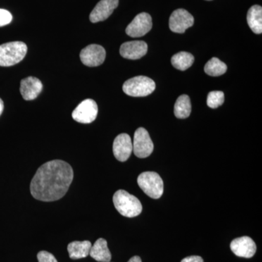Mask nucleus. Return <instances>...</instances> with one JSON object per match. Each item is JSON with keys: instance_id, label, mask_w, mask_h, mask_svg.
Segmentation results:
<instances>
[{"instance_id": "f257e3e1", "label": "nucleus", "mask_w": 262, "mask_h": 262, "mask_svg": "<svg viewBox=\"0 0 262 262\" xmlns=\"http://www.w3.org/2000/svg\"><path fill=\"white\" fill-rule=\"evenodd\" d=\"M73 178V169L70 164L63 160H52L39 167L33 177L31 194L38 201H58L68 192Z\"/></svg>"}, {"instance_id": "f03ea898", "label": "nucleus", "mask_w": 262, "mask_h": 262, "mask_svg": "<svg viewBox=\"0 0 262 262\" xmlns=\"http://www.w3.org/2000/svg\"><path fill=\"white\" fill-rule=\"evenodd\" d=\"M115 208L123 216L133 218L137 216L142 211V205L136 196L125 190L117 191L113 196Z\"/></svg>"}, {"instance_id": "7ed1b4c3", "label": "nucleus", "mask_w": 262, "mask_h": 262, "mask_svg": "<svg viewBox=\"0 0 262 262\" xmlns=\"http://www.w3.org/2000/svg\"><path fill=\"white\" fill-rule=\"evenodd\" d=\"M27 46L23 42L5 43L0 46V67H11L24 59Z\"/></svg>"}, {"instance_id": "20e7f679", "label": "nucleus", "mask_w": 262, "mask_h": 262, "mask_svg": "<svg viewBox=\"0 0 262 262\" xmlns=\"http://www.w3.org/2000/svg\"><path fill=\"white\" fill-rule=\"evenodd\" d=\"M156 88L155 81L145 77L138 76L125 81L122 86L124 93L133 97H145L154 92Z\"/></svg>"}, {"instance_id": "39448f33", "label": "nucleus", "mask_w": 262, "mask_h": 262, "mask_svg": "<svg viewBox=\"0 0 262 262\" xmlns=\"http://www.w3.org/2000/svg\"><path fill=\"white\" fill-rule=\"evenodd\" d=\"M138 184L146 195L153 199H159L163 195V181L156 172H144L139 176Z\"/></svg>"}, {"instance_id": "423d86ee", "label": "nucleus", "mask_w": 262, "mask_h": 262, "mask_svg": "<svg viewBox=\"0 0 262 262\" xmlns=\"http://www.w3.org/2000/svg\"><path fill=\"white\" fill-rule=\"evenodd\" d=\"M154 144L149 133L144 127H139L134 134L133 151L137 158H146L152 153Z\"/></svg>"}, {"instance_id": "0eeeda50", "label": "nucleus", "mask_w": 262, "mask_h": 262, "mask_svg": "<svg viewBox=\"0 0 262 262\" xmlns=\"http://www.w3.org/2000/svg\"><path fill=\"white\" fill-rule=\"evenodd\" d=\"M98 115V106L93 99L82 101L72 113V117L77 122L89 124L94 121Z\"/></svg>"}, {"instance_id": "6e6552de", "label": "nucleus", "mask_w": 262, "mask_h": 262, "mask_svg": "<svg viewBox=\"0 0 262 262\" xmlns=\"http://www.w3.org/2000/svg\"><path fill=\"white\" fill-rule=\"evenodd\" d=\"M152 27L151 15L146 13L136 15L131 23L127 26L125 32L131 37H141L145 35Z\"/></svg>"}, {"instance_id": "1a4fd4ad", "label": "nucleus", "mask_w": 262, "mask_h": 262, "mask_svg": "<svg viewBox=\"0 0 262 262\" xmlns=\"http://www.w3.org/2000/svg\"><path fill=\"white\" fill-rule=\"evenodd\" d=\"M80 59L84 65L89 67H98L102 64L106 58V51L102 46L90 45L82 50Z\"/></svg>"}, {"instance_id": "9d476101", "label": "nucleus", "mask_w": 262, "mask_h": 262, "mask_svg": "<svg viewBox=\"0 0 262 262\" xmlns=\"http://www.w3.org/2000/svg\"><path fill=\"white\" fill-rule=\"evenodd\" d=\"M194 24V18L184 9L176 10L169 19V27L173 32L183 34Z\"/></svg>"}, {"instance_id": "9b49d317", "label": "nucleus", "mask_w": 262, "mask_h": 262, "mask_svg": "<svg viewBox=\"0 0 262 262\" xmlns=\"http://www.w3.org/2000/svg\"><path fill=\"white\" fill-rule=\"evenodd\" d=\"M133 152V142L130 136L121 134L115 138L113 143V153L117 160L125 162Z\"/></svg>"}, {"instance_id": "f8f14e48", "label": "nucleus", "mask_w": 262, "mask_h": 262, "mask_svg": "<svg viewBox=\"0 0 262 262\" xmlns=\"http://www.w3.org/2000/svg\"><path fill=\"white\" fill-rule=\"evenodd\" d=\"M230 248L236 256L243 258L253 257L256 251V244L247 236L233 239L231 243Z\"/></svg>"}, {"instance_id": "ddd939ff", "label": "nucleus", "mask_w": 262, "mask_h": 262, "mask_svg": "<svg viewBox=\"0 0 262 262\" xmlns=\"http://www.w3.org/2000/svg\"><path fill=\"white\" fill-rule=\"evenodd\" d=\"M118 4L119 0H101L91 12L90 20L92 23H98L106 20L113 14Z\"/></svg>"}, {"instance_id": "4468645a", "label": "nucleus", "mask_w": 262, "mask_h": 262, "mask_svg": "<svg viewBox=\"0 0 262 262\" xmlns=\"http://www.w3.org/2000/svg\"><path fill=\"white\" fill-rule=\"evenodd\" d=\"M147 44L144 41H131L123 43L120 47V55L127 59H140L147 53Z\"/></svg>"}, {"instance_id": "2eb2a0df", "label": "nucleus", "mask_w": 262, "mask_h": 262, "mask_svg": "<svg viewBox=\"0 0 262 262\" xmlns=\"http://www.w3.org/2000/svg\"><path fill=\"white\" fill-rule=\"evenodd\" d=\"M42 90V83L37 77H27L20 82V94L26 101L35 99Z\"/></svg>"}, {"instance_id": "dca6fc26", "label": "nucleus", "mask_w": 262, "mask_h": 262, "mask_svg": "<svg viewBox=\"0 0 262 262\" xmlns=\"http://www.w3.org/2000/svg\"><path fill=\"white\" fill-rule=\"evenodd\" d=\"M96 261L99 262H110L112 259V254L107 246V242L103 238L98 239L94 245L91 246L89 253Z\"/></svg>"}, {"instance_id": "f3484780", "label": "nucleus", "mask_w": 262, "mask_h": 262, "mask_svg": "<svg viewBox=\"0 0 262 262\" xmlns=\"http://www.w3.org/2000/svg\"><path fill=\"white\" fill-rule=\"evenodd\" d=\"M92 244L89 241H74L68 245L70 257L72 259H80L89 256Z\"/></svg>"}, {"instance_id": "a211bd4d", "label": "nucleus", "mask_w": 262, "mask_h": 262, "mask_svg": "<svg viewBox=\"0 0 262 262\" xmlns=\"http://www.w3.org/2000/svg\"><path fill=\"white\" fill-rule=\"evenodd\" d=\"M247 21L250 28L255 34L262 33V8L259 5H253L247 13Z\"/></svg>"}, {"instance_id": "6ab92c4d", "label": "nucleus", "mask_w": 262, "mask_h": 262, "mask_svg": "<svg viewBox=\"0 0 262 262\" xmlns=\"http://www.w3.org/2000/svg\"><path fill=\"white\" fill-rule=\"evenodd\" d=\"M192 111L190 98L187 95H182L177 98L174 105V115L179 119L187 118Z\"/></svg>"}, {"instance_id": "aec40b11", "label": "nucleus", "mask_w": 262, "mask_h": 262, "mask_svg": "<svg viewBox=\"0 0 262 262\" xmlns=\"http://www.w3.org/2000/svg\"><path fill=\"white\" fill-rule=\"evenodd\" d=\"M194 58L191 53L187 52H180L174 55L171 58L172 65L177 70L185 71L192 67Z\"/></svg>"}, {"instance_id": "412c9836", "label": "nucleus", "mask_w": 262, "mask_h": 262, "mask_svg": "<svg viewBox=\"0 0 262 262\" xmlns=\"http://www.w3.org/2000/svg\"><path fill=\"white\" fill-rule=\"evenodd\" d=\"M205 72L212 77H219L224 75L227 70V65L219 58H212L205 66Z\"/></svg>"}, {"instance_id": "4be33fe9", "label": "nucleus", "mask_w": 262, "mask_h": 262, "mask_svg": "<svg viewBox=\"0 0 262 262\" xmlns=\"http://www.w3.org/2000/svg\"><path fill=\"white\" fill-rule=\"evenodd\" d=\"M225 102V94L222 91H211L207 98V105L211 108H216Z\"/></svg>"}, {"instance_id": "5701e85b", "label": "nucleus", "mask_w": 262, "mask_h": 262, "mask_svg": "<svg viewBox=\"0 0 262 262\" xmlns=\"http://www.w3.org/2000/svg\"><path fill=\"white\" fill-rule=\"evenodd\" d=\"M13 20L11 13L8 10L0 9V27L8 25Z\"/></svg>"}, {"instance_id": "b1692460", "label": "nucleus", "mask_w": 262, "mask_h": 262, "mask_svg": "<svg viewBox=\"0 0 262 262\" xmlns=\"http://www.w3.org/2000/svg\"><path fill=\"white\" fill-rule=\"evenodd\" d=\"M37 259L39 262H58L52 253L46 251L38 253Z\"/></svg>"}, {"instance_id": "393cba45", "label": "nucleus", "mask_w": 262, "mask_h": 262, "mask_svg": "<svg viewBox=\"0 0 262 262\" xmlns=\"http://www.w3.org/2000/svg\"><path fill=\"white\" fill-rule=\"evenodd\" d=\"M181 262H204L203 258L199 256H191L184 258Z\"/></svg>"}, {"instance_id": "a878e982", "label": "nucleus", "mask_w": 262, "mask_h": 262, "mask_svg": "<svg viewBox=\"0 0 262 262\" xmlns=\"http://www.w3.org/2000/svg\"><path fill=\"white\" fill-rule=\"evenodd\" d=\"M127 262H142L141 261V258L139 256H135L130 258Z\"/></svg>"}, {"instance_id": "bb28decb", "label": "nucleus", "mask_w": 262, "mask_h": 262, "mask_svg": "<svg viewBox=\"0 0 262 262\" xmlns=\"http://www.w3.org/2000/svg\"><path fill=\"white\" fill-rule=\"evenodd\" d=\"M3 110H4V103H3V100L0 98V115L3 113Z\"/></svg>"}, {"instance_id": "cd10ccee", "label": "nucleus", "mask_w": 262, "mask_h": 262, "mask_svg": "<svg viewBox=\"0 0 262 262\" xmlns=\"http://www.w3.org/2000/svg\"><path fill=\"white\" fill-rule=\"evenodd\" d=\"M207 1H211V0H207Z\"/></svg>"}]
</instances>
